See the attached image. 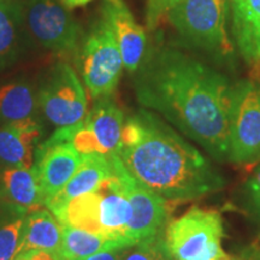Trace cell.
<instances>
[{"label": "cell", "mask_w": 260, "mask_h": 260, "mask_svg": "<svg viewBox=\"0 0 260 260\" xmlns=\"http://www.w3.org/2000/svg\"><path fill=\"white\" fill-rule=\"evenodd\" d=\"M139 103L175 125L218 161L229 159L233 86L218 71L177 50L152 53L139 68Z\"/></svg>", "instance_id": "cell-1"}, {"label": "cell", "mask_w": 260, "mask_h": 260, "mask_svg": "<svg viewBox=\"0 0 260 260\" xmlns=\"http://www.w3.org/2000/svg\"><path fill=\"white\" fill-rule=\"evenodd\" d=\"M117 155L135 180L168 201L199 199L225 184L199 149L146 110L125 121Z\"/></svg>", "instance_id": "cell-2"}, {"label": "cell", "mask_w": 260, "mask_h": 260, "mask_svg": "<svg viewBox=\"0 0 260 260\" xmlns=\"http://www.w3.org/2000/svg\"><path fill=\"white\" fill-rule=\"evenodd\" d=\"M57 218L63 225L128 239L126 230L132 219V206L115 172L95 190L69 201Z\"/></svg>", "instance_id": "cell-3"}, {"label": "cell", "mask_w": 260, "mask_h": 260, "mask_svg": "<svg viewBox=\"0 0 260 260\" xmlns=\"http://www.w3.org/2000/svg\"><path fill=\"white\" fill-rule=\"evenodd\" d=\"M223 236L218 211L194 206L168 224L162 240L172 260H220Z\"/></svg>", "instance_id": "cell-4"}, {"label": "cell", "mask_w": 260, "mask_h": 260, "mask_svg": "<svg viewBox=\"0 0 260 260\" xmlns=\"http://www.w3.org/2000/svg\"><path fill=\"white\" fill-rule=\"evenodd\" d=\"M229 0H182L168 12L169 21L194 45L229 54L233 45L226 31Z\"/></svg>", "instance_id": "cell-5"}, {"label": "cell", "mask_w": 260, "mask_h": 260, "mask_svg": "<svg viewBox=\"0 0 260 260\" xmlns=\"http://www.w3.org/2000/svg\"><path fill=\"white\" fill-rule=\"evenodd\" d=\"M80 60L83 82L93 99L111 96L124 65L115 34L104 17L87 35L81 47Z\"/></svg>", "instance_id": "cell-6"}, {"label": "cell", "mask_w": 260, "mask_h": 260, "mask_svg": "<svg viewBox=\"0 0 260 260\" xmlns=\"http://www.w3.org/2000/svg\"><path fill=\"white\" fill-rule=\"evenodd\" d=\"M260 159V84L242 81L233 87L229 115V160Z\"/></svg>", "instance_id": "cell-7"}, {"label": "cell", "mask_w": 260, "mask_h": 260, "mask_svg": "<svg viewBox=\"0 0 260 260\" xmlns=\"http://www.w3.org/2000/svg\"><path fill=\"white\" fill-rule=\"evenodd\" d=\"M42 113L54 126L68 128L86 118L88 100L82 82L69 64L53 68L38 98Z\"/></svg>", "instance_id": "cell-8"}, {"label": "cell", "mask_w": 260, "mask_h": 260, "mask_svg": "<svg viewBox=\"0 0 260 260\" xmlns=\"http://www.w3.org/2000/svg\"><path fill=\"white\" fill-rule=\"evenodd\" d=\"M29 30L39 44L58 54H71L80 47L81 28L59 0H24Z\"/></svg>", "instance_id": "cell-9"}, {"label": "cell", "mask_w": 260, "mask_h": 260, "mask_svg": "<svg viewBox=\"0 0 260 260\" xmlns=\"http://www.w3.org/2000/svg\"><path fill=\"white\" fill-rule=\"evenodd\" d=\"M77 125V124H76ZM59 128L35 152L34 167L40 183L45 204L63 189L82 161V153L75 147V126Z\"/></svg>", "instance_id": "cell-10"}, {"label": "cell", "mask_w": 260, "mask_h": 260, "mask_svg": "<svg viewBox=\"0 0 260 260\" xmlns=\"http://www.w3.org/2000/svg\"><path fill=\"white\" fill-rule=\"evenodd\" d=\"M110 157L132 206V219L126 230V237L136 243L161 234L169 214L168 200L135 180L125 170L118 155L112 154Z\"/></svg>", "instance_id": "cell-11"}, {"label": "cell", "mask_w": 260, "mask_h": 260, "mask_svg": "<svg viewBox=\"0 0 260 260\" xmlns=\"http://www.w3.org/2000/svg\"><path fill=\"white\" fill-rule=\"evenodd\" d=\"M124 115L111 96L98 99L86 118L75 126L71 141L82 154L112 155L121 147Z\"/></svg>", "instance_id": "cell-12"}, {"label": "cell", "mask_w": 260, "mask_h": 260, "mask_svg": "<svg viewBox=\"0 0 260 260\" xmlns=\"http://www.w3.org/2000/svg\"><path fill=\"white\" fill-rule=\"evenodd\" d=\"M103 17L115 34L124 68L129 73L138 71L147 44L144 28L135 21L122 0L118 3L106 2L103 6Z\"/></svg>", "instance_id": "cell-13"}, {"label": "cell", "mask_w": 260, "mask_h": 260, "mask_svg": "<svg viewBox=\"0 0 260 260\" xmlns=\"http://www.w3.org/2000/svg\"><path fill=\"white\" fill-rule=\"evenodd\" d=\"M115 175V169L110 155L99 153L82 154L80 167L65 184L63 189L52 197L45 206L58 217L68 203L99 188L106 180Z\"/></svg>", "instance_id": "cell-14"}, {"label": "cell", "mask_w": 260, "mask_h": 260, "mask_svg": "<svg viewBox=\"0 0 260 260\" xmlns=\"http://www.w3.org/2000/svg\"><path fill=\"white\" fill-rule=\"evenodd\" d=\"M0 200L19 216H27L45 206L34 167L3 169L0 172Z\"/></svg>", "instance_id": "cell-15"}, {"label": "cell", "mask_w": 260, "mask_h": 260, "mask_svg": "<svg viewBox=\"0 0 260 260\" xmlns=\"http://www.w3.org/2000/svg\"><path fill=\"white\" fill-rule=\"evenodd\" d=\"M42 128L37 119L5 123L0 126V164L5 168H30Z\"/></svg>", "instance_id": "cell-16"}, {"label": "cell", "mask_w": 260, "mask_h": 260, "mask_svg": "<svg viewBox=\"0 0 260 260\" xmlns=\"http://www.w3.org/2000/svg\"><path fill=\"white\" fill-rule=\"evenodd\" d=\"M63 224L48 209H39L28 213L25 216L18 255L45 252L57 256L63 236Z\"/></svg>", "instance_id": "cell-17"}, {"label": "cell", "mask_w": 260, "mask_h": 260, "mask_svg": "<svg viewBox=\"0 0 260 260\" xmlns=\"http://www.w3.org/2000/svg\"><path fill=\"white\" fill-rule=\"evenodd\" d=\"M133 245L135 243L128 239H117L81 228L64 225L57 256L64 260H81L96 253L123 249Z\"/></svg>", "instance_id": "cell-18"}, {"label": "cell", "mask_w": 260, "mask_h": 260, "mask_svg": "<svg viewBox=\"0 0 260 260\" xmlns=\"http://www.w3.org/2000/svg\"><path fill=\"white\" fill-rule=\"evenodd\" d=\"M37 98L27 83L14 82L0 87V119L15 123L35 119Z\"/></svg>", "instance_id": "cell-19"}, {"label": "cell", "mask_w": 260, "mask_h": 260, "mask_svg": "<svg viewBox=\"0 0 260 260\" xmlns=\"http://www.w3.org/2000/svg\"><path fill=\"white\" fill-rule=\"evenodd\" d=\"M19 9L9 0H0V68L8 64L17 45Z\"/></svg>", "instance_id": "cell-20"}, {"label": "cell", "mask_w": 260, "mask_h": 260, "mask_svg": "<svg viewBox=\"0 0 260 260\" xmlns=\"http://www.w3.org/2000/svg\"><path fill=\"white\" fill-rule=\"evenodd\" d=\"M234 31L242 53L249 59L260 61V17L234 19Z\"/></svg>", "instance_id": "cell-21"}, {"label": "cell", "mask_w": 260, "mask_h": 260, "mask_svg": "<svg viewBox=\"0 0 260 260\" xmlns=\"http://www.w3.org/2000/svg\"><path fill=\"white\" fill-rule=\"evenodd\" d=\"M121 260H172L165 248L161 234L136 242L122 252Z\"/></svg>", "instance_id": "cell-22"}, {"label": "cell", "mask_w": 260, "mask_h": 260, "mask_svg": "<svg viewBox=\"0 0 260 260\" xmlns=\"http://www.w3.org/2000/svg\"><path fill=\"white\" fill-rule=\"evenodd\" d=\"M24 220L25 216H18L0 225V260H15L18 256Z\"/></svg>", "instance_id": "cell-23"}, {"label": "cell", "mask_w": 260, "mask_h": 260, "mask_svg": "<svg viewBox=\"0 0 260 260\" xmlns=\"http://www.w3.org/2000/svg\"><path fill=\"white\" fill-rule=\"evenodd\" d=\"M234 19L260 17V0H229Z\"/></svg>", "instance_id": "cell-24"}, {"label": "cell", "mask_w": 260, "mask_h": 260, "mask_svg": "<svg viewBox=\"0 0 260 260\" xmlns=\"http://www.w3.org/2000/svg\"><path fill=\"white\" fill-rule=\"evenodd\" d=\"M160 2L161 0H148L147 2V25L151 30L157 27L160 22Z\"/></svg>", "instance_id": "cell-25"}, {"label": "cell", "mask_w": 260, "mask_h": 260, "mask_svg": "<svg viewBox=\"0 0 260 260\" xmlns=\"http://www.w3.org/2000/svg\"><path fill=\"white\" fill-rule=\"evenodd\" d=\"M123 249H113V251L100 252V253H96V254L87 256V258L81 259V260H121Z\"/></svg>", "instance_id": "cell-26"}, {"label": "cell", "mask_w": 260, "mask_h": 260, "mask_svg": "<svg viewBox=\"0 0 260 260\" xmlns=\"http://www.w3.org/2000/svg\"><path fill=\"white\" fill-rule=\"evenodd\" d=\"M59 2L63 4L64 8H67L68 10H73L75 8H79V6H84L89 3L94 2V0H59ZM105 2L109 3H118L121 0H105Z\"/></svg>", "instance_id": "cell-27"}, {"label": "cell", "mask_w": 260, "mask_h": 260, "mask_svg": "<svg viewBox=\"0 0 260 260\" xmlns=\"http://www.w3.org/2000/svg\"><path fill=\"white\" fill-rule=\"evenodd\" d=\"M248 188L252 190L253 194L260 193V164L253 172L251 180H249Z\"/></svg>", "instance_id": "cell-28"}, {"label": "cell", "mask_w": 260, "mask_h": 260, "mask_svg": "<svg viewBox=\"0 0 260 260\" xmlns=\"http://www.w3.org/2000/svg\"><path fill=\"white\" fill-rule=\"evenodd\" d=\"M182 0H161L160 2V14L161 17L164 15H168L169 10L174 8L175 5H177L178 3H181Z\"/></svg>", "instance_id": "cell-29"}, {"label": "cell", "mask_w": 260, "mask_h": 260, "mask_svg": "<svg viewBox=\"0 0 260 260\" xmlns=\"http://www.w3.org/2000/svg\"><path fill=\"white\" fill-rule=\"evenodd\" d=\"M253 195H254V200H255L256 205H258V206L260 207V193H256V194H253Z\"/></svg>", "instance_id": "cell-30"}, {"label": "cell", "mask_w": 260, "mask_h": 260, "mask_svg": "<svg viewBox=\"0 0 260 260\" xmlns=\"http://www.w3.org/2000/svg\"><path fill=\"white\" fill-rule=\"evenodd\" d=\"M220 260H237V259H235V258H234V256L229 255V254H226V253H225V255H224L223 258L220 259Z\"/></svg>", "instance_id": "cell-31"}, {"label": "cell", "mask_w": 260, "mask_h": 260, "mask_svg": "<svg viewBox=\"0 0 260 260\" xmlns=\"http://www.w3.org/2000/svg\"><path fill=\"white\" fill-rule=\"evenodd\" d=\"M54 260H64V259H61V258H58V256H56V259Z\"/></svg>", "instance_id": "cell-32"}]
</instances>
